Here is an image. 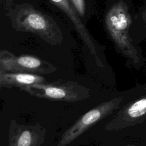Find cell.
Wrapping results in <instances>:
<instances>
[{"mask_svg": "<svg viewBox=\"0 0 146 146\" xmlns=\"http://www.w3.org/2000/svg\"><path fill=\"white\" fill-rule=\"evenodd\" d=\"M133 18L129 3L118 0L108 10L105 23L111 38L126 59L127 66L139 71L145 64V56L130 35Z\"/></svg>", "mask_w": 146, "mask_h": 146, "instance_id": "obj_1", "label": "cell"}, {"mask_svg": "<svg viewBox=\"0 0 146 146\" xmlns=\"http://www.w3.org/2000/svg\"><path fill=\"white\" fill-rule=\"evenodd\" d=\"M105 129L122 132L130 139H146V84L117 111Z\"/></svg>", "mask_w": 146, "mask_h": 146, "instance_id": "obj_2", "label": "cell"}, {"mask_svg": "<svg viewBox=\"0 0 146 146\" xmlns=\"http://www.w3.org/2000/svg\"><path fill=\"white\" fill-rule=\"evenodd\" d=\"M140 87L141 84H137L129 92L101 103L85 113L63 133L57 146H66L70 144L97 122L113 113L114 111H118L136 95Z\"/></svg>", "mask_w": 146, "mask_h": 146, "instance_id": "obj_3", "label": "cell"}, {"mask_svg": "<svg viewBox=\"0 0 146 146\" xmlns=\"http://www.w3.org/2000/svg\"><path fill=\"white\" fill-rule=\"evenodd\" d=\"M14 26L18 31L34 33L51 44H60L62 40L61 31L53 19L30 6L18 11Z\"/></svg>", "mask_w": 146, "mask_h": 146, "instance_id": "obj_4", "label": "cell"}, {"mask_svg": "<svg viewBox=\"0 0 146 146\" xmlns=\"http://www.w3.org/2000/svg\"><path fill=\"white\" fill-rule=\"evenodd\" d=\"M21 90L38 98L72 103L86 99L90 95L88 88L72 81L44 82L25 87Z\"/></svg>", "mask_w": 146, "mask_h": 146, "instance_id": "obj_5", "label": "cell"}, {"mask_svg": "<svg viewBox=\"0 0 146 146\" xmlns=\"http://www.w3.org/2000/svg\"><path fill=\"white\" fill-rule=\"evenodd\" d=\"M0 72H24L47 74L56 70L53 65L31 55L15 56L6 51H2L0 57Z\"/></svg>", "mask_w": 146, "mask_h": 146, "instance_id": "obj_6", "label": "cell"}, {"mask_svg": "<svg viewBox=\"0 0 146 146\" xmlns=\"http://www.w3.org/2000/svg\"><path fill=\"white\" fill-rule=\"evenodd\" d=\"M46 130L39 125H25L11 123L8 146H40L44 140Z\"/></svg>", "mask_w": 146, "mask_h": 146, "instance_id": "obj_7", "label": "cell"}, {"mask_svg": "<svg viewBox=\"0 0 146 146\" xmlns=\"http://www.w3.org/2000/svg\"><path fill=\"white\" fill-rule=\"evenodd\" d=\"M44 81V78L38 74L24 72H0L1 88L18 87L21 89Z\"/></svg>", "mask_w": 146, "mask_h": 146, "instance_id": "obj_8", "label": "cell"}, {"mask_svg": "<svg viewBox=\"0 0 146 146\" xmlns=\"http://www.w3.org/2000/svg\"><path fill=\"white\" fill-rule=\"evenodd\" d=\"M53 4L60 9L64 13L67 15L68 18L73 23L77 31L79 33L81 38L90 50L92 55L96 56V50L92 40L79 19L78 14L75 10L72 9L68 0H50Z\"/></svg>", "mask_w": 146, "mask_h": 146, "instance_id": "obj_9", "label": "cell"}, {"mask_svg": "<svg viewBox=\"0 0 146 146\" xmlns=\"http://www.w3.org/2000/svg\"><path fill=\"white\" fill-rule=\"evenodd\" d=\"M130 35L134 42L138 45L146 40V0L133 18Z\"/></svg>", "mask_w": 146, "mask_h": 146, "instance_id": "obj_10", "label": "cell"}, {"mask_svg": "<svg viewBox=\"0 0 146 146\" xmlns=\"http://www.w3.org/2000/svg\"><path fill=\"white\" fill-rule=\"evenodd\" d=\"M74 8L80 17H84L86 11L85 0H71Z\"/></svg>", "mask_w": 146, "mask_h": 146, "instance_id": "obj_11", "label": "cell"}, {"mask_svg": "<svg viewBox=\"0 0 146 146\" xmlns=\"http://www.w3.org/2000/svg\"><path fill=\"white\" fill-rule=\"evenodd\" d=\"M121 146H146V139H129V141Z\"/></svg>", "mask_w": 146, "mask_h": 146, "instance_id": "obj_12", "label": "cell"}, {"mask_svg": "<svg viewBox=\"0 0 146 146\" xmlns=\"http://www.w3.org/2000/svg\"><path fill=\"white\" fill-rule=\"evenodd\" d=\"M145 67H146V55L145 56Z\"/></svg>", "mask_w": 146, "mask_h": 146, "instance_id": "obj_13", "label": "cell"}]
</instances>
